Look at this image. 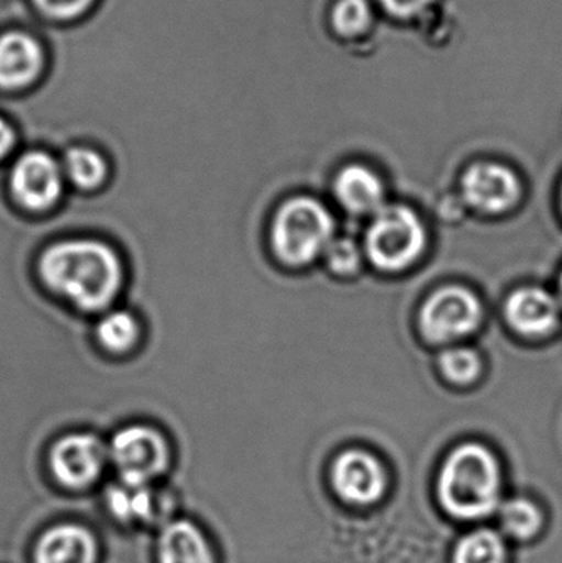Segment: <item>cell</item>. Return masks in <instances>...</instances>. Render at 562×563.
Returning a JSON list of instances; mask_svg holds the SVG:
<instances>
[{
	"label": "cell",
	"mask_w": 562,
	"mask_h": 563,
	"mask_svg": "<svg viewBox=\"0 0 562 563\" xmlns=\"http://www.w3.org/2000/svg\"><path fill=\"white\" fill-rule=\"evenodd\" d=\"M65 178L81 190H95L108 175V165L99 152L88 147H75L68 151L62 165Z\"/></svg>",
	"instance_id": "e0dca14e"
},
{
	"label": "cell",
	"mask_w": 562,
	"mask_h": 563,
	"mask_svg": "<svg viewBox=\"0 0 562 563\" xmlns=\"http://www.w3.org/2000/svg\"><path fill=\"white\" fill-rule=\"evenodd\" d=\"M505 317L525 336H547L560 323V303L540 287H521L508 297Z\"/></svg>",
	"instance_id": "8fae6325"
},
{
	"label": "cell",
	"mask_w": 562,
	"mask_h": 563,
	"mask_svg": "<svg viewBox=\"0 0 562 563\" xmlns=\"http://www.w3.org/2000/svg\"><path fill=\"white\" fill-rule=\"evenodd\" d=\"M13 145H15V131L5 119L0 118V161L12 152Z\"/></svg>",
	"instance_id": "484cf974"
},
{
	"label": "cell",
	"mask_w": 562,
	"mask_h": 563,
	"mask_svg": "<svg viewBox=\"0 0 562 563\" xmlns=\"http://www.w3.org/2000/svg\"><path fill=\"white\" fill-rule=\"evenodd\" d=\"M43 15L55 20H73L91 7L92 0H33Z\"/></svg>",
	"instance_id": "cb8c5ba5"
},
{
	"label": "cell",
	"mask_w": 562,
	"mask_h": 563,
	"mask_svg": "<svg viewBox=\"0 0 562 563\" xmlns=\"http://www.w3.org/2000/svg\"><path fill=\"white\" fill-rule=\"evenodd\" d=\"M502 525L508 534L517 539H531L540 532L543 516L540 509L527 499H514L500 509Z\"/></svg>",
	"instance_id": "ffe728a7"
},
{
	"label": "cell",
	"mask_w": 562,
	"mask_h": 563,
	"mask_svg": "<svg viewBox=\"0 0 562 563\" xmlns=\"http://www.w3.org/2000/svg\"><path fill=\"white\" fill-rule=\"evenodd\" d=\"M63 167L42 151L20 155L10 172L13 198L30 211H45L55 207L63 195Z\"/></svg>",
	"instance_id": "52a82bcc"
},
{
	"label": "cell",
	"mask_w": 562,
	"mask_h": 563,
	"mask_svg": "<svg viewBox=\"0 0 562 563\" xmlns=\"http://www.w3.org/2000/svg\"><path fill=\"white\" fill-rule=\"evenodd\" d=\"M426 231L411 208L383 207L373 217L365 236V253L373 266L385 273H401L421 257Z\"/></svg>",
	"instance_id": "277c9868"
},
{
	"label": "cell",
	"mask_w": 562,
	"mask_h": 563,
	"mask_svg": "<svg viewBox=\"0 0 562 563\" xmlns=\"http://www.w3.org/2000/svg\"><path fill=\"white\" fill-rule=\"evenodd\" d=\"M505 545L500 536L488 529L472 532L459 542L454 563H504Z\"/></svg>",
	"instance_id": "d6986e66"
},
{
	"label": "cell",
	"mask_w": 562,
	"mask_h": 563,
	"mask_svg": "<svg viewBox=\"0 0 562 563\" xmlns=\"http://www.w3.org/2000/svg\"><path fill=\"white\" fill-rule=\"evenodd\" d=\"M108 446L91 433H71L53 445L49 466L53 476L66 488L79 489L92 485L101 475Z\"/></svg>",
	"instance_id": "ba28073f"
},
{
	"label": "cell",
	"mask_w": 562,
	"mask_h": 563,
	"mask_svg": "<svg viewBox=\"0 0 562 563\" xmlns=\"http://www.w3.org/2000/svg\"><path fill=\"white\" fill-rule=\"evenodd\" d=\"M560 290H561V298H562V274H561V279H560Z\"/></svg>",
	"instance_id": "4316f807"
},
{
	"label": "cell",
	"mask_w": 562,
	"mask_h": 563,
	"mask_svg": "<svg viewBox=\"0 0 562 563\" xmlns=\"http://www.w3.org/2000/svg\"><path fill=\"white\" fill-rule=\"evenodd\" d=\"M96 336L106 350L112 353H124L137 343L141 336V324L129 311H109L99 321Z\"/></svg>",
	"instance_id": "ac0fdd59"
},
{
	"label": "cell",
	"mask_w": 562,
	"mask_h": 563,
	"mask_svg": "<svg viewBox=\"0 0 562 563\" xmlns=\"http://www.w3.org/2000/svg\"><path fill=\"white\" fill-rule=\"evenodd\" d=\"M327 264L337 274H353L362 266V251L349 238L333 240L326 251Z\"/></svg>",
	"instance_id": "603a6c76"
},
{
	"label": "cell",
	"mask_w": 562,
	"mask_h": 563,
	"mask_svg": "<svg viewBox=\"0 0 562 563\" xmlns=\"http://www.w3.org/2000/svg\"><path fill=\"white\" fill-rule=\"evenodd\" d=\"M464 200L485 214H500L511 210L521 197L517 175L495 162L472 165L462 177Z\"/></svg>",
	"instance_id": "9c48e42d"
},
{
	"label": "cell",
	"mask_w": 562,
	"mask_h": 563,
	"mask_svg": "<svg viewBox=\"0 0 562 563\" xmlns=\"http://www.w3.org/2000/svg\"><path fill=\"white\" fill-rule=\"evenodd\" d=\"M439 366L451 383L465 386L477 379L482 361L471 347H451L439 357Z\"/></svg>",
	"instance_id": "44dd1931"
},
{
	"label": "cell",
	"mask_w": 562,
	"mask_h": 563,
	"mask_svg": "<svg viewBox=\"0 0 562 563\" xmlns=\"http://www.w3.org/2000/svg\"><path fill=\"white\" fill-rule=\"evenodd\" d=\"M481 320V300L461 285L439 288L425 301L419 314L422 334L432 343H451L467 336L477 330Z\"/></svg>",
	"instance_id": "8992f818"
},
{
	"label": "cell",
	"mask_w": 562,
	"mask_h": 563,
	"mask_svg": "<svg viewBox=\"0 0 562 563\" xmlns=\"http://www.w3.org/2000/svg\"><path fill=\"white\" fill-rule=\"evenodd\" d=\"M332 214L320 201L309 197H297L284 203L274 218L273 240L274 253L289 266H306L333 241Z\"/></svg>",
	"instance_id": "3957f363"
},
{
	"label": "cell",
	"mask_w": 562,
	"mask_h": 563,
	"mask_svg": "<svg viewBox=\"0 0 562 563\" xmlns=\"http://www.w3.org/2000/svg\"><path fill=\"white\" fill-rule=\"evenodd\" d=\"M332 23L342 35H359L372 23V5L368 0H339L332 12Z\"/></svg>",
	"instance_id": "7402d4cb"
},
{
	"label": "cell",
	"mask_w": 562,
	"mask_h": 563,
	"mask_svg": "<svg viewBox=\"0 0 562 563\" xmlns=\"http://www.w3.org/2000/svg\"><path fill=\"white\" fill-rule=\"evenodd\" d=\"M389 13L396 16H412L421 13L432 0H378Z\"/></svg>",
	"instance_id": "d4e9b609"
},
{
	"label": "cell",
	"mask_w": 562,
	"mask_h": 563,
	"mask_svg": "<svg viewBox=\"0 0 562 563\" xmlns=\"http://www.w3.org/2000/svg\"><path fill=\"white\" fill-rule=\"evenodd\" d=\"M158 563H213L210 545L191 522L168 525L158 539Z\"/></svg>",
	"instance_id": "9a60e30c"
},
{
	"label": "cell",
	"mask_w": 562,
	"mask_h": 563,
	"mask_svg": "<svg viewBox=\"0 0 562 563\" xmlns=\"http://www.w3.org/2000/svg\"><path fill=\"white\" fill-rule=\"evenodd\" d=\"M95 539L85 528L62 525L42 536L35 563H95Z\"/></svg>",
	"instance_id": "5bb4252c"
},
{
	"label": "cell",
	"mask_w": 562,
	"mask_h": 563,
	"mask_svg": "<svg viewBox=\"0 0 562 563\" xmlns=\"http://www.w3.org/2000/svg\"><path fill=\"white\" fill-rule=\"evenodd\" d=\"M335 197L349 213L375 217L385 207V187L375 172L363 165H349L335 180Z\"/></svg>",
	"instance_id": "4fadbf2b"
},
{
	"label": "cell",
	"mask_w": 562,
	"mask_h": 563,
	"mask_svg": "<svg viewBox=\"0 0 562 563\" xmlns=\"http://www.w3.org/2000/svg\"><path fill=\"white\" fill-rule=\"evenodd\" d=\"M43 68V49L29 33L12 30L0 35V88L32 85Z\"/></svg>",
	"instance_id": "7c38bea8"
},
{
	"label": "cell",
	"mask_w": 562,
	"mask_h": 563,
	"mask_svg": "<svg viewBox=\"0 0 562 563\" xmlns=\"http://www.w3.org/2000/svg\"><path fill=\"white\" fill-rule=\"evenodd\" d=\"M38 273L53 294L85 311L108 308L118 297L124 276L118 253L95 240L62 241L46 247Z\"/></svg>",
	"instance_id": "6da1fadb"
},
{
	"label": "cell",
	"mask_w": 562,
	"mask_h": 563,
	"mask_svg": "<svg viewBox=\"0 0 562 563\" xmlns=\"http://www.w3.org/2000/svg\"><path fill=\"white\" fill-rule=\"evenodd\" d=\"M108 506L121 521H147L154 512V498L147 486L121 482L109 489Z\"/></svg>",
	"instance_id": "2e32d148"
},
{
	"label": "cell",
	"mask_w": 562,
	"mask_h": 563,
	"mask_svg": "<svg viewBox=\"0 0 562 563\" xmlns=\"http://www.w3.org/2000/svg\"><path fill=\"white\" fill-rule=\"evenodd\" d=\"M333 488L353 505H372L385 492V472L378 460L360 450L342 453L333 463Z\"/></svg>",
	"instance_id": "30bf717a"
},
{
	"label": "cell",
	"mask_w": 562,
	"mask_h": 563,
	"mask_svg": "<svg viewBox=\"0 0 562 563\" xmlns=\"http://www.w3.org/2000/svg\"><path fill=\"white\" fill-rule=\"evenodd\" d=\"M121 482L144 485L157 478L170 460L167 440L158 430L145 426L125 427L112 437L108 446Z\"/></svg>",
	"instance_id": "5b68a950"
},
{
	"label": "cell",
	"mask_w": 562,
	"mask_h": 563,
	"mask_svg": "<svg viewBox=\"0 0 562 563\" xmlns=\"http://www.w3.org/2000/svg\"><path fill=\"white\" fill-rule=\"evenodd\" d=\"M502 475L497 459L481 443L458 446L439 475V499L449 515L482 519L500 503Z\"/></svg>",
	"instance_id": "7a4b0ae2"
}]
</instances>
